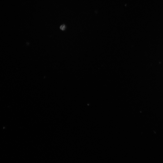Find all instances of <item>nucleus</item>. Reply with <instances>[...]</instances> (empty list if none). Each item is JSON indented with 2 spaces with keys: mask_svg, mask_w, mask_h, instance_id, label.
Here are the masks:
<instances>
[{
  "mask_svg": "<svg viewBox=\"0 0 163 163\" xmlns=\"http://www.w3.org/2000/svg\"><path fill=\"white\" fill-rule=\"evenodd\" d=\"M60 28L61 30H65L66 26L65 25H63L60 26Z\"/></svg>",
  "mask_w": 163,
  "mask_h": 163,
  "instance_id": "nucleus-1",
  "label": "nucleus"
}]
</instances>
